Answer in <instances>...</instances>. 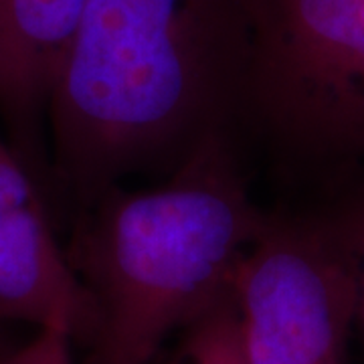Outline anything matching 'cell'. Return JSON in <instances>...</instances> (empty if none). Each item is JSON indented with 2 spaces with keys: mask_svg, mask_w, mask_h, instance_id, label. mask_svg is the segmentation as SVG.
Segmentation results:
<instances>
[{
  "mask_svg": "<svg viewBox=\"0 0 364 364\" xmlns=\"http://www.w3.org/2000/svg\"><path fill=\"white\" fill-rule=\"evenodd\" d=\"M231 291L251 364H348L360 259L336 208L267 219Z\"/></svg>",
  "mask_w": 364,
  "mask_h": 364,
  "instance_id": "obj_4",
  "label": "cell"
},
{
  "mask_svg": "<svg viewBox=\"0 0 364 364\" xmlns=\"http://www.w3.org/2000/svg\"><path fill=\"white\" fill-rule=\"evenodd\" d=\"M73 340L61 330H37L21 348L0 356V364H73Z\"/></svg>",
  "mask_w": 364,
  "mask_h": 364,
  "instance_id": "obj_8",
  "label": "cell"
},
{
  "mask_svg": "<svg viewBox=\"0 0 364 364\" xmlns=\"http://www.w3.org/2000/svg\"><path fill=\"white\" fill-rule=\"evenodd\" d=\"M225 138L166 184L114 188L83 208L67 255L97 310L87 364H150L176 328L231 294L267 217L253 207Z\"/></svg>",
  "mask_w": 364,
  "mask_h": 364,
  "instance_id": "obj_2",
  "label": "cell"
},
{
  "mask_svg": "<svg viewBox=\"0 0 364 364\" xmlns=\"http://www.w3.org/2000/svg\"><path fill=\"white\" fill-rule=\"evenodd\" d=\"M247 43V0H87L47 107L53 168L81 208L225 138Z\"/></svg>",
  "mask_w": 364,
  "mask_h": 364,
  "instance_id": "obj_1",
  "label": "cell"
},
{
  "mask_svg": "<svg viewBox=\"0 0 364 364\" xmlns=\"http://www.w3.org/2000/svg\"><path fill=\"white\" fill-rule=\"evenodd\" d=\"M178 364H251L233 291L184 328Z\"/></svg>",
  "mask_w": 364,
  "mask_h": 364,
  "instance_id": "obj_7",
  "label": "cell"
},
{
  "mask_svg": "<svg viewBox=\"0 0 364 364\" xmlns=\"http://www.w3.org/2000/svg\"><path fill=\"white\" fill-rule=\"evenodd\" d=\"M336 208L340 215L344 217V221L350 229L354 245L358 251V259H360V310H358V322L363 326L364 332V193L346 198L338 205H330Z\"/></svg>",
  "mask_w": 364,
  "mask_h": 364,
  "instance_id": "obj_9",
  "label": "cell"
},
{
  "mask_svg": "<svg viewBox=\"0 0 364 364\" xmlns=\"http://www.w3.org/2000/svg\"><path fill=\"white\" fill-rule=\"evenodd\" d=\"M0 322L61 330L90 344L97 310L61 247L26 160L0 132Z\"/></svg>",
  "mask_w": 364,
  "mask_h": 364,
  "instance_id": "obj_5",
  "label": "cell"
},
{
  "mask_svg": "<svg viewBox=\"0 0 364 364\" xmlns=\"http://www.w3.org/2000/svg\"><path fill=\"white\" fill-rule=\"evenodd\" d=\"M247 11L235 117L330 205L364 193V0H247Z\"/></svg>",
  "mask_w": 364,
  "mask_h": 364,
  "instance_id": "obj_3",
  "label": "cell"
},
{
  "mask_svg": "<svg viewBox=\"0 0 364 364\" xmlns=\"http://www.w3.org/2000/svg\"><path fill=\"white\" fill-rule=\"evenodd\" d=\"M87 0H0V117L26 160Z\"/></svg>",
  "mask_w": 364,
  "mask_h": 364,
  "instance_id": "obj_6",
  "label": "cell"
}]
</instances>
